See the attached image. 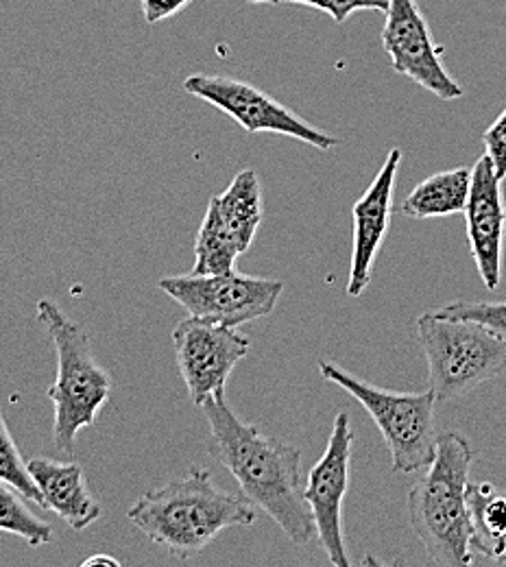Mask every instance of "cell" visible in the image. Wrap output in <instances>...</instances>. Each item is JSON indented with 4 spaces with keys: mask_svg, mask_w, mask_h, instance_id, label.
<instances>
[{
    "mask_svg": "<svg viewBox=\"0 0 506 567\" xmlns=\"http://www.w3.org/2000/svg\"><path fill=\"white\" fill-rule=\"evenodd\" d=\"M210 425L213 458L236 478L242 496L269 515L295 546L317 537L312 513L303 499L301 450L245 424L225 395L202 406Z\"/></svg>",
    "mask_w": 506,
    "mask_h": 567,
    "instance_id": "6da1fadb",
    "label": "cell"
},
{
    "mask_svg": "<svg viewBox=\"0 0 506 567\" xmlns=\"http://www.w3.org/2000/svg\"><path fill=\"white\" fill-rule=\"evenodd\" d=\"M127 517L173 559L190 561L227 528L254 526L258 513L247 497L223 492L206 467L195 465L184 478L148 489Z\"/></svg>",
    "mask_w": 506,
    "mask_h": 567,
    "instance_id": "7a4b0ae2",
    "label": "cell"
},
{
    "mask_svg": "<svg viewBox=\"0 0 506 567\" xmlns=\"http://www.w3.org/2000/svg\"><path fill=\"white\" fill-rule=\"evenodd\" d=\"M474 463L472 443L458 432L436 436V454L426 474L409 492V522L426 555L438 566L474 564L469 472Z\"/></svg>",
    "mask_w": 506,
    "mask_h": 567,
    "instance_id": "3957f363",
    "label": "cell"
},
{
    "mask_svg": "<svg viewBox=\"0 0 506 567\" xmlns=\"http://www.w3.org/2000/svg\"><path fill=\"white\" fill-rule=\"evenodd\" d=\"M35 317L47 328L58 354V375L47 391L55 409L53 441L60 452L73 456L76 434L96 424L112 400V375L96 362L83 326L73 321L60 303L40 299Z\"/></svg>",
    "mask_w": 506,
    "mask_h": 567,
    "instance_id": "277c9868",
    "label": "cell"
},
{
    "mask_svg": "<svg viewBox=\"0 0 506 567\" xmlns=\"http://www.w3.org/2000/svg\"><path fill=\"white\" fill-rule=\"evenodd\" d=\"M436 402L461 400L506 369V341L472 319L424 312L415 323Z\"/></svg>",
    "mask_w": 506,
    "mask_h": 567,
    "instance_id": "5b68a950",
    "label": "cell"
},
{
    "mask_svg": "<svg viewBox=\"0 0 506 567\" xmlns=\"http://www.w3.org/2000/svg\"><path fill=\"white\" fill-rule=\"evenodd\" d=\"M323 380L348 391L378 425L391 454V467L397 474H415L426 470L436 454L433 389L422 393L386 391L366 384L330 360L317 362Z\"/></svg>",
    "mask_w": 506,
    "mask_h": 567,
    "instance_id": "8992f818",
    "label": "cell"
},
{
    "mask_svg": "<svg viewBox=\"0 0 506 567\" xmlns=\"http://www.w3.org/2000/svg\"><path fill=\"white\" fill-rule=\"evenodd\" d=\"M157 286L193 317L238 328L269 317L282 297L285 282L238 274L223 276H173Z\"/></svg>",
    "mask_w": 506,
    "mask_h": 567,
    "instance_id": "52a82bcc",
    "label": "cell"
},
{
    "mask_svg": "<svg viewBox=\"0 0 506 567\" xmlns=\"http://www.w3.org/2000/svg\"><path fill=\"white\" fill-rule=\"evenodd\" d=\"M184 90L225 112L247 134H280L306 142L319 151H330L341 144V138L312 127L308 121L247 81L218 74H190L184 79Z\"/></svg>",
    "mask_w": 506,
    "mask_h": 567,
    "instance_id": "ba28073f",
    "label": "cell"
},
{
    "mask_svg": "<svg viewBox=\"0 0 506 567\" xmlns=\"http://www.w3.org/2000/svg\"><path fill=\"white\" fill-rule=\"evenodd\" d=\"M173 350L193 404L199 409L225 395L236 364L251 352V341L238 328L188 315L173 330Z\"/></svg>",
    "mask_w": 506,
    "mask_h": 567,
    "instance_id": "9c48e42d",
    "label": "cell"
},
{
    "mask_svg": "<svg viewBox=\"0 0 506 567\" xmlns=\"http://www.w3.org/2000/svg\"><path fill=\"white\" fill-rule=\"evenodd\" d=\"M354 441L357 434L350 424V415L341 411L334 417L328 447L310 470L303 487V499L312 513L317 539L321 542L328 561L337 567L352 564L343 537V502L352 483Z\"/></svg>",
    "mask_w": 506,
    "mask_h": 567,
    "instance_id": "30bf717a",
    "label": "cell"
},
{
    "mask_svg": "<svg viewBox=\"0 0 506 567\" xmlns=\"http://www.w3.org/2000/svg\"><path fill=\"white\" fill-rule=\"evenodd\" d=\"M382 47L391 58L393 71L426 87L436 99L456 101L463 96V87L441 62L443 49L436 47L417 0H389Z\"/></svg>",
    "mask_w": 506,
    "mask_h": 567,
    "instance_id": "8fae6325",
    "label": "cell"
},
{
    "mask_svg": "<svg viewBox=\"0 0 506 567\" xmlns=\"http://www.w3.org/2000/svg\"><path fill=\"white\" fill-rule=\"evenodd\" d=\"M463 214L478 276L489 290H496L503 280L506 206L503 179L494 173L487 155H483L472 168V193Z\"/></svg>",
    "mask_w": 506,
    "mask_h": 567,
    "instance_id": "7c38bea8",
    "label": "cell"
},
{
    "mask_svg": "<svg viewBox=\"0 0 506 567\" xmlns=\"http://www.w3.org/2000/svg\"><path fill=\"white\" fill-rule=\"evenodd\" d=\"M404 153L393 146L384 157L375 179L364 190L361 199L352 208V260H350V280L348 295L361 297L371 284V269L380 254V247L389 234L391 214H393V193L397 182V171L402 166Z\"/></svg>",
    "mask_w": 506,
    "mask_h": 567,
    "instance_id": "4fadbf2b",
    "label": "cell"
},
{
    "mask_svg": "<svg viewBox=\"0 0 506 567\" xmlns=\"http://www.w3.org/2000/svg\"><path fill=\"white\" fill-rule=\"evenodd\" d=\"M29 472L44 497V508L64 519L74 533H81L101 519L103 506L90 492L79 463L38 456L29 461Z\"/></svg>",
    "mask_w": 506,
    "mask_h": 567,
    "instance_id": "5bb4252c",
    "label": "cell"
},
{
    "mask_svg": "<svg viewBox=\"0 0 506 567\" xmlns=\"http://www.w3.org/2000/svg\"><path fill=\"white\" fill-rule=\"evenodd\" d=\"M472 539L469 550L474 564L506 566V494L494 483L469 485Z\"/></svg>",
    "mask_w": 506,
    "mask_h": 567,
    "instance_id": "9a60e30c",
    "label": "cell"
},
{
    "mask_svg": "<svg viewBox=\"0 0 506 567\" xmlns=\"http://www.w3.org/2000/svg\"><path fill=\"white\" fill-rule=\"evenodd\" d=\"M472 193V171L450 168L434 173L422 184H417L409 197L397 206V213L426 220V218H443L454 214L465 213Z\"/></svg>",
    "mask_w": 506,
    "mask_h": 567,
    "instance_id": "2e32d148",
    "label": "cell"
},
{
    "mask_svg": "<svg viewBox=\"0 0 506 567\" xmlns=\"http://www.w3.org/2000/svg\"><path fill=\"white\" fill-rule=\"evenodd\" d=\"M218 214L234 236L236 245L240 247L242 254L249 251L251 243L256 240L258 227L262 223V186L260 177L256 171L247 168L240 171L231 184L220 193L218 197H213Z\"/></svg>",
    "mask_w": 506,
    "mask_h": 567,
    "instance_id": "e0dca14e",
    "label": "cell"
},
{
    "mask_svg": "<svg viewBox=\"0 0 506 567\" xmlns=\"http://www.w3.org/2000/svg\"><path fill=\"white\" fill-rule=\"evenodd\" d=\"M242 256L234 236L225 227L215 202H208V210L195 240V276H223L236 269V260Z\"/></svg>",
    "mask_w": 506,
    "mask_h": 567,
    "instance_id": "ac0fdd59",
    "label": "cell"
},
{
    "mask_svg": "<svg viewBox=\"0 0 506 567\" xmlns=\"http://www.w3.org/2000/svg\"><path fill=\"white\" fill-rule=\"evenodd\" d=\"M0 533L16 535L33 548L47 546L55 539L53 526L40 519L38 515H33L24 502V496L2 481H0Z\"/></svg>",
    "mask_w": 506,
    "mask_h": 567,
    "instance_id": "d6986e66",
    "label": "cell"
},
{
    "mask_svg": "<svg viewBox=\"0 0 506 567\" xmlns=\"http://www.w3.org/2000/svg\"><path fill=\"white\" fill-rule=\"evenodd\" d=\"M0 481L11 485L27 499H31L44 508V497L40 494V489L29 472V461L22 458L2 413H0Z\"/></svg>",
    "mask_w": 506,
    "mask_h": 567,
    "instance_id": "ffe728a7",
    "label": "cell"
},
{
    "mask_svg": "<svg viewBox=\"0 0 506 567\" xmlns=\"http://www.w3.org/2000/svg\"><path fill=\"white\" fill-rule=\"evenodd\" d=\"M436 312L458 319H472L496 332L506 341V301H450L436 308Z\"/></svg>",
    "mask_w": 506,
    "mask_h": 567,
    "instance_id": "44dd1931",
    "label": "cell"
},
{
    "mask_svg": "<svg viewBox=\"0 0 506 567\" xmlns=\"http://www.w3.org/2000/svg\"><path fill=\"white\" fill-rule=\"evenodd\" d=\"M251 4L258 2H297L314 7L328 13L337 24H343L357 11H386L389 0H247Z\"/></svg>",
    "mask_w": 506,
    "mask_h": 567,
    "instance_id": "7402d4cb",
    "label": "cell"
},
{
    "mask_svg": "<svg viewBox=\"0 0 506 567\" xmlns=\"http://www.w3.org/2000/svg\"><path fill=\"white\" fill-rule=\"evenodd\" d=\"M483 142H485V155L489 157L494 173L500 179H506V107L505 112L498 116V121L487 127V132L483 134Z\"/></svg>",
    "mask_w": 506,
    "mask_h": 567,
    "instance_id": "603a6c76",
    "label": "cell"
},
{
    "mask_svg": "<svg viewBox=\"0 0 506 567\" xmlns=\"http://www.w3.org/2000/svg\"><path fill=\"white\" fill-rule=\"evenodd\" d=\"M193 0H141V9L145 16L146 24H157L175 13H179Z\"/></svg>",
    "mask_w": 506,
    "mask_h": 567,
    "instance_id": "cb8c5ba5",
    "label": "cell"
},
{
    "mask_svg": "<svg viewBox=\"0 0 506 567\" xmlns=\"http://www.w3.org/2000/svg\"><path fill=\"white\" fill-rule=\"evenodd\" d=\"M83 567H94V566H112L118 567L121 566V561L118 559H114V557H110V555H96V557H90V559H85Z\"/></svg>",
    "mask_w": 506,
    "mask_h": 567,
    "instance_id": "d4e9b609",
    "label": "cell"
}]
</instances>
